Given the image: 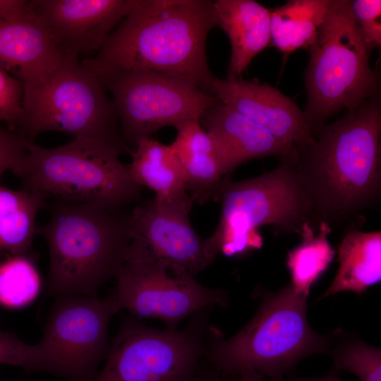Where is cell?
<instances>
[{
  "label": "cell",
  "instance_id": "obj_7",
  "mask_svg": "<svg viewBox=\"0 0 381 381\" xmlns=\"http://www.w3.org/2000/svg\"><path fill=\"white\" fill-rule=\"evenodd\" d=\"M116 151L74 138L55 148L30 141L20 177L23 189L66 202L123 208L139 200L142 187Z\"/></svg>",
  "mask_w": 381,
  "mask_h": 381
},
{
  "label": "cell",
  "instance_id": "obj_12",
  "mask_svg": "<svg viewBox=\"0 0 381 381\" xmlns=\"http://www.w3.org/2000/svg\"><path fill=\"white\" fill-rule=\"evenodd\" d=\"M115 279L114 291L121 310L159 319L169 329H178L186 317L204 308L229 305L226 290L205 287L190 274L173 275L152 261L126 260Z\"/></svg>",
  "mask_w": 381,
  "mask_h": 381
},
{
  "label": "cell",
  "instance_id": "obj_3",
  "mask_svg": "<svg viewBox=\"0 0 381 381\" xmlns=\"http://www.w3.org/2000/svg\"><path fill=\"white\" fill-rule=\"evenodd\" d=\"M55 201L49 221L36 228L49 248L47 293L97 296L126 262L131 212L97 203Z\"/></svg>",
  "mask_w": 381,
  "mask_h": 381
},
{
  "label": "cell",
  "instance_id": "obj_16",
  "mask_svg": "<svg viewBox=\"0 0 381 381\" xmlns=\"http://www.w3.org/2000/svg\"><path fill=\"white\" fill-rule=\"evenodd\" d=\"M200 123L214 143L223 176L255 158L276 156L282 162L296 161V147L219 101L205 112Z\"/></svg>",
  "mask_w": 381,
  "mask_h": 381
},
{
  "label": "cell",
  "instance_id": "obj_31",
  "mask_svg": "<svg viewBox=\"0 0 381 381\" xmlns=\"http://www.w3.org/2000/svg\"><path fill=\"white\" fill-rule=\"evenodd\" d=\"M31 11L30 0H0V21L17 20Z\"/></svg>",
  "mask_w": 381,
  "mask_h": 381
},
{
  "label": "cell",
  "instance_id": "obj_2",
  "mask_svg": "<svg viewBox=\"0 0 381 381\" xmlns=\"http://www.w3.org/2000/svg\"><path fill=\"white\" fill-rule=\"evenodd\" d=\"M380 133L378 104L362 103L299 150L306 155L294 166L318 224L332 227L378 200Z\"/></svg>",
  "mask_w": 381,
  "mask_h": 381
},
{
  "label": "cell",
  "instance_id": "obj_11",
  "mask_svg": "<svg viewBox=\"0 0 381 381\" xmlns=\"http://www.w3.org/2000/svg\"><path fill=\"white\" fill-rule=\"evenodd\" d=\"M97 75L113 96L123 140L131 150L162 128L200 121L219 101L176 74L128 69Z\"/></svg>",
  "mask_w": 381,
  "mask_h": 381
},
{
  "label": "cell",
  "instance_id": "obj_34",
  "mask_svg": "<svg viewBox=\"0 0 381 381\" xmlns=\"http://www.w3.org/2000/svg\"><path fill=\"white\" fill-rule=\"evenodd\" d=\"M289 381H342L335 373L331 372L328 375L321 377H302L291 375Z\"/></svg>",
  "mask_w": 381,
  "mask_h": 381
},
{
  "label": "cell",
  "instance_id": "obj_27",
  "mask_svg": "<svg viewBox=\"0 0 381 381\" xmlns=\"http://www.w3.org/2000/svg\"><path fill=\"white\" fill-rule=\"evenodd\" d=\"M23 98L22 83L0 66V123L12 131L19 129L23 120Z\"/></svg>",
  "mask_w": 381,
  "mask_h": 381
},
{
  "label": "cell",
  "instance_id": "obj_33",
  "mask_svg": "<svg viewBox=\"0 0 381 381\" xmlns=\"http://www.w3.org/2000/svg\"><path fill=\"white\" fill-rule=\"evenodd\" d=\"M227 381H263V376L258 373L246 370L228 376Z\"/></svg>",
  "mask_w": 381,
  "mask_h": 381
},
{
  "label": "cell",
  "instance_id": "obj_19",
  "mask_svg": "<svg viewBox=\"0 0 381 381\" xmlns=\"http://www.w3.org/2000/svg\"><path fill=\"white\" fill-rule=\"evenodd\" d=\"M174 128L177 133L171 146L183 170L193 202L203 204L218 199L224 179L212 139L200 121H188Z\"/></svg>",
  "mask_w": 381,
  "mask_h": 381
},
{
  "label": "cell",
  "instance_id": "obj_21",
  "mask_svg": "<svg viewBox=\"0 0 381 381\" xmlns=\"http://www.w3.org/2000/svg\"><path fill=\"white\" fill-rule=\"evenodd\" d=\"M339 268L320 299L343 291L365 292L381 279V231H347L338 247Z\"/></svg>",
  "mask_w": 381,
  "mask_h": 381
},
{
  "label": "cell",
  "instance_id": "obj_1",
  "mask_svg": "<svg viewBox=\"0 0 381 381\" xmlns=\"http://www.w3.org/2000/svg\"><path fill=\"white\" fill-rule=\"evenodd\" d=\"M217 26L213 1L137 0L101 49L83 64L97 75L145 69L184 77L211 93L206 42Z\"/></svg>",
  "mask_w": 381,
  "mask_h": 381
},
{
  "label": "cell",
  "instance_id": "obj_9",
  "mask_svg": "<svg viewBox=\"0 0 381 381\" xmlns=\"http://www.w3.org/2000/svg\"><path fill=\"white\" fill-rule=\"evenodd\" d=\"M208 306L192 314L182 329L150 327L122 318L106 363L91 381H194L207 346Z\"/></svg>",
  "mask_w": 381,
  "mask_h": 381
},
{
  "label": "cell",
  "instance_id": "obj_24",
  "mask_svg": "<svg viewBox=\"0 0 381 381\" xmlns=\"http://www.w3.org/2000/svg\"><path fill=\"white\" fill-rule=\"evenodd\" d=\"M331 231L325 222L319 224L318 234L310 222L303 225L301 242L289 252L286 260L290 284L296 293L308 297L312 286L334 259L336 251L327 238Z\"/></svg>",
  "mask_w": 381,
  "mask_h": 381
},
{
  "label": "cell",
  "instance_id": "obj_17",
  "mask_svg": "<svg viewBox=\"0 0 381 381\" xmlns=\"http://www.w3.org/2000/svg\"><path fill=\"white\" fill-rule=\"evenodd\" d=\"M64 56L48 27L32 8L20 18L0 21V66L17 78L23 88L49 78L61 66Z\"/></svg>",
  "mask_w": 381,
  "mask_h": 381
},
{
  "label": "cell",
  "instance_id": "obj_8",
  "mask_svg": "<svg viewBox=\"0 0 381 381\" xmlns=\"http://www.w3.org/2000/svg\"><path fill=\"white\" fill-rule=\"evenodd\" d=\"M309 50L304 114L313 128L337 110L351 111L361 105L373 92L377 76L370 68V49L361 37L350 1H332Z\"/></svg>",
  "mask_w": 381,
  "mask_h": 381
},
{
  "label": "cell",
  "instance_id": "obj_25",
  "mask_svg": "<svg viewBox=\"0 0 381 381\" xmlns=\"http://www.w3.org/2000/svg\"><path fill=\"white\" fill-rule=\"evenodd\" d=\"M326 354L332 359V371H348L361 381H381V350L364 342L356 334L341 328L329 334Z\"/></svg>",
  "mask_w": 381,
  "mask_h": 381
},
{
  "label": "cell",
  "instance_id": "obj_26",
  "mask_svg": "<svg viewBox=\"0 0 381 381\" xmlns=\"http://www.w3.org/2000/svg\"><path fill=\"white\" fill-rule=\"evenodd\" d=\"M34 256L11 255L0 260V304L10 308L25 306L37 296L41 280Z\"/></svg>",
  "mask_w": 381,
  "mask_h": 381
},
{
  "label": "cell",
  "instance_id": "obj_30",
  "mask_svg": "<svg viewBox=\"0 0 381 381\" xmlns=\"http://www.w3.org/2000/svg\"><path fill=\"white\" fill-rule=\"evenodd\" d=\"M30 344H25L12 334L0 329V364L25 368Z\"/></svg>",
  "mask_w": 381,
  "mask_h": 381
},
{
  "label": "cell",
  "instance_id": "obj_29",
  "mask_svg": "<svg viewBox=\"0 0 381 381\" xmlns=\"http://www.w3.org/2000/svg\"><path fill=\"white\" fill-rule=\"evenodd\" d=\"M30 141L18 131L0 127V183L7 171L19 176Z\"/></svg>",
  "mask_w": 381,
  "mask_h": 381
},
{
  "label": "cell",
  "instance_id": "obj_35",
  "mask_svg": "<svg viewBox=\"0 0 381 381\" xmlns=\"http://www.w3.org/2000/svg\"><path fill=\"white\" fill-rule=\"evenodd\" d=\"M2 253H3V252H0V260H1Z\"/></svg>",
  "mask_w": 381,
  "mask_h": 381
},
{
  "label": "cell",
  "instance_id": "obj_4",
  "mask_svg": "<svg viewBox=\"0 0 381 381\" xmlns=\"http://www.w3.org/2000/svg\"><path fill=\"white\" fill-rule=\"evenodd\" d=\"M260 292V291H259ZM261 293L252 319L236 334L224 339L210 327L205 361L225 377L254 371L270 381H283L303 358L326 354L329 334L315 332L307 318V297L289 284Z\"/></svg>",
  "mask_w": 381,
  "mask_h": 381
},
{
  "label": "cell",
  "instance_id": "obj_18",
  "mask_svg": "<svg viewBox=\"0 0 381 381\" xmlns=\"http://www.w3.org/2000/svg\"><path fill=\"white\" fill-rule=\"evenodd\" d=\"M217 26L228 36L229 78H241L253 59L270 44V9L253 0L213 1Z\"/></svg>",
  "mask_w": 381,
  "mask_h": 381
},
{
  "label": "cell",
  "instance_id": "obj_20",
  "mask_svg": "<svg viewBox=\"0 0 381 381\" xmlns=\"http://www.w3.org/2000/svg\"><path fill=\"white\" fill-rule=\"evenodd\" d=\"M129 155L132 159L126 166L131 178L142 188L152 190L156 201L192 205L183 170L171 145L148 138L140 140Z\"/></svg>",
  "mask_w": 381,
  "mask_h": 381
},
{
  "label": "cell",
  "instance_id": "obj_23",
  "mask_svg": "<svg viewBox=\"0 0 381 381\" xmlns=\"http://www.w3.org/2000/svg\"><path fill=\"white\" fill-rule=\"evenodd\" d=\"M45 201L39 193L12 190L0 183V252L35 257L31 244L35 219Z\"/></svg>",
  "mask_w": 381,
  "mask_h": 381
},
{
  "label": "cell",
  "instance_id": "obj_32",
  "mask_svg": "<svg viewBox=\"0 0 381 381\" xmlns=\"http://www.w3.org/2000/svg\"><path fill=\"white\" fill-rule=\"evenodd\" d=\"M226 377L206 362L205 365L201 363L194 381H227L228 377Z\"/></svg>",
  "mask_w": 381,
  "mask_h": 381
},
{
  "label": "cell",
  "instance_id": "obj_13",
  "mask_svg": "<svg viewBox=\"0 0 381 381\" xmlns=\"http://www.w3.org/2000/svg\"><path fill=\"white\" fill-rule=\"evenodd\" d=\"M192 205L139 202L131 212V243L126 260H143L164 266L173 275L195 276L217 255L193 228Z\"/></svg>",
  "mask_w": 381,
  "mask_h": 381
},
{
  "label": "cell",
  "instance_id": "obj_5",
  "mask_svg": "<svg viewBox=\"0 0 381 381\" xmlns=\"http://www.w3.org/2000/svg\"><path fill=\"white\" fill-rule=\"evenodd\" d=\"M98 75L73 54H64L59 68L43 82L23 88L20 133L32 141L46 131L90 140L130 153L113 103Z\"/></svg>",
  "mask_w": 381,
  "mask_h": 381
},
{
  "label": "cell",
  "instance_id": "obj_6",
  "mask_svg": "<svg viewBox=\"0 0 381 381\" xmlns=\"http://www.w3.org/2000/svg\"><path fill=\"white\" fill-rule=\"evenodd\" d=\"M222 210L213 234L207 238L213 250L228 257L242 256L262 244L258 229L272 226L286 233H301L313 222L310 201L294 163L282 162L255 178L223 179L218 194Z\"/></svg>",
  "mask_w": 381,
  "mask_h": 381
},
{
  "label": "cell",
  "instance_id": "obj_14",
  "mask_svg": "<svg viewBox=\"0 0 381 381\" xmlns=\"http://www.w3.org/2000/svg\"><path fill=\"white\" fill-rule=\"evenodd\" d=\"M137 0H31L64 54L96 55Z\"/></svg>",
  "mask_w": 381,
  "mask_h": 381
},
{
  "label": "cell",
  "instance_id": "obj_22",
  "mask_svg": "<svg viewBox=\"0 0 381 381\" xmlns=\"http://www.w3.org/2000/svg\"><path fill=\"white\" fill-rule=\"evenodd\" d=\"M332 0H292L270 10V35L274 46L290 53L310 49L317 40Z\"/></svg>",
  "mask_w": 381,
  "mask_h": 381
},
{
  "label": "cell",
  "instance_id": "obj_15",
  "mask_svg": "<svg viewBox=\"0 0 381 381\" xmlns=\"http://www.w3.org/2000/svg\"><path fill=\"white\" fill-rule=\"evenodd\" d=\"M211 93L219 101L298 150L313 143V128L295 102L277 89L241 78L216 77Z\"/></svg>",
  "mask_w": 381,
  "mask_h": 381
},
{
  "label": "cell",
  "instance_id": "obj_10",
  "mask_svg": "<svg viewBox=\"0 0 381 381\" xmlns=\"http://www.w3.org/2000/svg\"><path fill=\"white\" fill-rule=\"evenodd\" d=\"M120 310L114 291L104 298L58 297L42 339L30 345L24 369L51 373L69 381H91L109 353V323Z\"/></svg>",
  "mask_w": 381,
  "mask_h": 381
},
{
  "label": "cell",
  "instance_id": "obj_28",
  "mask_svg": "<svg viewBox=\"0 0 381 381\" xmlns=\"http://www.w3.org/2000/svg\"><path fill=\"white\" fill-rule=\"evenodd\" d=\"M352 13L361 37L370 50L381 44V1H351Z\"/></svg>",
  "mask_w": 381,
  "mask_h": 381
}]
</instances>
